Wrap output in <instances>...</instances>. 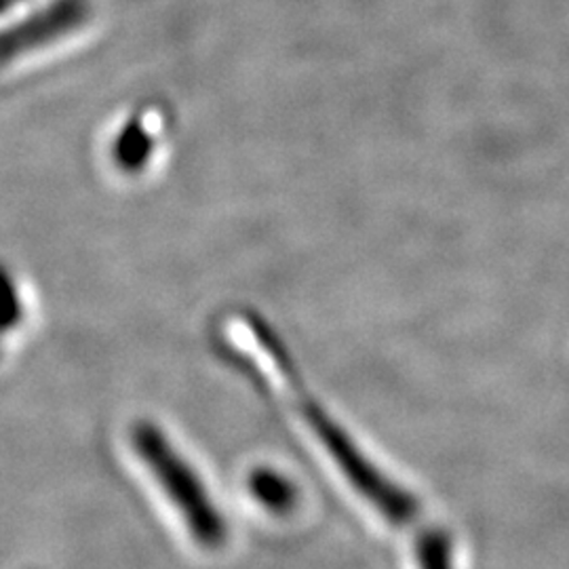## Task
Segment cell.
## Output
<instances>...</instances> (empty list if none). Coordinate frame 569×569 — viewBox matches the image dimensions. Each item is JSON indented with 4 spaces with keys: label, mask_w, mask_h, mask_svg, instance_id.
Returning a JSON list of instances; mask_svg holds the SVG:
<instances>
[{
    "label": "cell",
    "mask_w": 569,
    "mask_h": 569,
    "mask_svg": "<svg viewBox=\"0 0 569 569\" xmlns=\"http://www.w3.org/2000/svg\"><path fill=\"white\" fill-rule=\"evenodd\" d=\"M20 317V302L16 287L7 279V274L0 272V327L16 323Z\"/></svg>",
    "instance_id": "cell-5"
},
{
    "label": "cell",
    "mask_w": 569,
    "mask_h": 569,
    "mask_svg": "<svg viewBox=\"0 0 569 569\" xmlns=\"http://www.w3.org/2000/svg\"><path fill=\"white\" fill-rule=\"evenodd\" d=\"M418 569H453V542L443 529H427L416 542Z\"/></svg>",
    "instance_id": "cell-4"
},
{
    "label": "cell",
    "mask_w": 569,
    "mask_h": 569,
    "mask_svg": "<svg viewBox=\"0 0 569 569\" xmlns=\"http://www.w3.org/2000/svg\"><path fill=\"white\" fill-rule=\"evenodd\" d=\"M249 333L253 336L251 345L256 346V350L264 359V367H268L270 373L277 378L279 387L284 390V397L298 411V416H302L306 427L310 428L315 439L321 443L333 467L340 470L346 483L355 489L371 509L378 510L380 517H385L388 523L401 528L413 523L422 512L420 500L403 486H399L392 477H388L345 428L327 413L323 406L312 399V395L298 380V371L287 359L284 350H281L279 342L268 331L262 327L249 326Z\"/></svg>",
    "instance_id": "cell-1"
},
{
    "label": "cell",
    "mask_w": 569,
    "mask_h": 569,
    "mask_svg": "<svg viewBox=\"0 0 569 569\" xmlns=\"http://www.w3.org/2000/svg\"><path fill=\"white\" fill-rule=\"evenodd\" d=\"M129 439L133 453L169 507L178 512L188 536L203 549H220L228 538V523L197 467L154 422H136Z\"/></svg>",
    "instance_id": "cell-2"
},
{
    "label": "cell",
    "mask_w": 569,
    "mask_h": 569,
    "mask_svg": "<svg viewBox=\"0 0 569 569\" xmlns=\"http://www.w3.org/2000/svg\"><path fill=\"white\" fill-rule=\"evenodd\" d=\"M249 491L253 496V500L268 510H277L284 512L291 509L298 502V493L296 486L291 481H287L283 475L274 472V470H256L249 479Z\"/></svg>",
    "instance_id": "cell-3"
}]
</instances>
